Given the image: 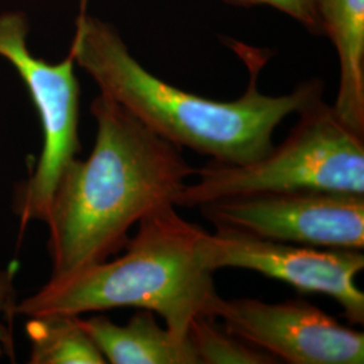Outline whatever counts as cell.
I'll return each instance as SVG.
<instances>
[{
  "instance_id": "8",
  "label": "cell",
  "mask_w": 364,
  "mask_h": 364,
  "mask_svg": "<svg viewBox=\"0 0 364 364\" xmlns=\"http://www.w3.org/2000/svg\"><path fill=\"white\" fill-rule=\"evenodd\" d=\"M213 317L243 338L290 364H363L364 333L304 299L264 302L219 297Z\"/></svg>"
},
{
  "instance_id": "10",
  "label": "cell",
  "mask_w": 364,
  "mask_h": 364,
  "mask_svg": "<svg viewBox=\"0 0 364 364\" xmlns=\"http://www.w3.org/2000/svg\"><path fill=\"white\" fill-rule=\"evenodd\" d=\"M338 60V117L364 135V0H314Z\"/></svg>"
},
{
  "instance_id": "12",
  "label": "cell",
  "mask_w": 364,
  "mask_h": 364,
  "mask_svg": "<svg viewBox=\"0 0 364 364\" xmlns=\"http://www.w3.org/2000/svg\"><path fill=\"white\" fill-rule=\"evenodd\" d=\"M188 336L198 364L279 363L270 353L235 336L212 316L197 317Z\"/></svg>"
},
{
  "instance_id": "2",
  "label": "cell",
  "mask_w": 364,
  "mask_h": 364,
  "mask_svg": "<svg viewBox=\"0 0 364 364\" xmlns=\"http://www.w3.org/2000/svg\"><path fill=\"white\" fill-rule=\"evenodd\" d=\"M91 112L93 150L63 171L45 219L50 279L66 278L124 248L132 225L156 209L176 205L186 180L196 174L180 147L105 93L93 99Z\"/></svg>"
},
{
  "instance_id": "14",
  "label": "cell",
  "mask_w": 364,
  "mask_h": 364,
  "mask_svg": "<svg viewBox=\"0 0 364 364\" xmlns=\"http://www.w3.org/2000/svg\"><path fill=\"white\" fill-rule=\"evenodd\" d=\"M16 273V263L13 262L6 269L0 270V313H11L15 314L14 309L16 305V293L14 287V278ZM9 333L3 324H0V356L3 348H9Z\"/></svg>"
},
{
  "instance_id": "1",
  "label": "cell",
  "mask_w": 364,
  "mask_h": 364,
  "mask_svg": "<svg viewBox=\"0 0 364 364\" xmlns=\"http://www.w3.org/2000/svg\"><path fill=\"white\" fill-rule=\"evenodd\" d=\"M228 46L248 70L246 91L231 102L183 91L149 72L131 54L117 28L85 13L84 3L69 54L102 93L170 144L209 156L210 162L245 165L264 156L284 119L323 97L324 87L312 78L287 95H264L258 90V77L272 52L232 39Z\"/></svg>"
},
{
  "instance_id": "3",
  "label": "cell",
  "mask_w": 364,
  "mask_h": 364,
  "mask_svg": "<svg viewBox=\"0 0 364 364\" xmlns=\"http://www.w3.org/2000/svg\"><path fill=\"white\" fill-rule=\"evenodd\" d=\"M204 232L176 205L156 209L138 223L120 258L49 279L14 312L31 318L138 308L161 316L171 332L188 338L197 317H213L220 297L201 254Z\"/></svg>"
},
{
  "instance_id": "4",
  "label": "cell",
  "mask_w": 364,
  "mask_h": 364,
  "mask_svg": "<svg viewBox=\"0 0 364 364\" xmlns=\"http://www.w3.org/2000/svg\"><path fill=\"white\" fill-rule=\"evenodd\" d=\"M287 139L245 165L210 162L196 169L176 207L198 208L215 200L287 191H332L364 195V135L346 124L323 97L299 114Z\"/></svg>"
},
{
  "instance_id": "6",
  "label": "cell",
  "mask_w": 364,
  "mask_h": 364,
  "mask_svg": "<svg viewBox=\"0 0 364 364\" xmlns=\"http://www.w3.org/2000/svg\"><path fill=\"white\" fill-rule=\"evenodd\" d=\"M216 230L323 248L364 250V195L287 191L236 196L198 207Z\"/></svg>"
},
{
  "instance_id": "13",
  "label": "cell",
  "mask_w": 364,
  "mask_h": 364,
  "mask_svg": "<svg viewBox=\"0 0 364 364\" xmlns=\"http://www.w3.org/2000/svg\"><path fill=\"white\" fill-rule=\"evenodd\" d=\"M224 3L242 7L264 6L294 19L313 36H324L323 26L316 10L314 0H221Z\"/></svg>"
},
{
  "instance_id": "5",
  "label": "cell",
  "mask_w": 364,
  "mask_h": 364,
  "mask_svg": "<svg viewBox=\"0 0 364 364\" xmlns=\"http://www.w3.org/2000/svg\"><path fill=\"white\" fill-rule=\"evenodd\" d=\"M27 31L23 14L0 15V55L13 64L23 80L43 132L38 164L15 197L14 208L22 228L30 221L45 223L57 182L80 153L76 63L70 54L58 64L33 55L27 48Z\"/></svg>"
},
{
  "instance_id": "7",
  "label": "cell",
  "mask_w": 364,
  "mask_h": 364,
  "mask_svg": "<svg viewBox=\"0 0 364 364\" xmlns=\"http://www.w3.org/2000/svg\"><path fill=\"white\" fill-rule=\"evenodd\" d=\"M201 254L213 273L245 269L282 281L301 294L328 296L343 308L350 324H364V293L355 282L364 269L360 250L312 247L216 230L203 234Z\"/></svg>"
},
{
  "instance_id": "11",
  "label": "cell",
  "mask_w": 364,
  "mask_h": 364,
  "mask_svg": "<svg viewBox=\"0 0 364 364\" xmlns=\"http://www.w3.org/2000/svg\"><path fill=\"white\" fill-rule=\"evenodd\" d=\"M31 364H105L103 353L80 324V316L31 317L26 324Z\"/></svg>"
},
{
  "instance_id": "9",
  "label": "cell",
  "mask_w": 364,
  "mask_h": 364,
  "mask_svg": "<svg viewBox=\"0 0 364 364\" xmlns=\"http://www.w3.org/2000/svg\"><path fill=\"white\" fill-rule=\"evenodd\" d=\"M107 363L198 364L192 343L159 326L156 313L139 309L126 326H117L105 316L81 318Z\"/></svg>"
}]
</instances>
